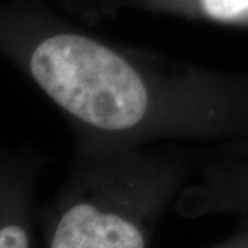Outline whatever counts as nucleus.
<instances>
[{
	"label": "nucleus",
	"instance_id": "nucleus-1",
	"mask_svg": "<svg viewBox=\"0 0 248 248\" xmlns=\"http://www.w3.org/2000/svg\"><path fill=\"white\" fill-rule=\"evenodd\" d=\"M56 221L50 248H146L144 232L135 219L104 197V183L83 187Z\"/></svg>",
	"mask_w": 248,
	"mask_h": 248
},
{
	"label": "nucleus",
	"instance_id": "nucleus-2",
	"mask_svg": "<svg viewBox=\"0 0 248 248\" xmlns=\"http://www.w3.org/2000/svg\"><path fill=\"white\" fill-rule=\"evenodd\" d=\"M175 7L218 23L248 26V0H175Z\"/></svg>",
	"mask_w": 248,
	"mask_h": 248
},
{
	"label": "nucleus",
	"instance_id": "nucleus-3",
	"mask_svg": "<svg viewBox=\"0 0 248 248\" xmlns=\"http://www.w3.org/2000/svg\"><path fill=\"white\" fill-rule=\"evenodd\" d=\"M0 248H29L26 229L16 221H0Z\"/></svg>",
	"mask_w": 248,
	"mask_h": 248
}]
</instances>
